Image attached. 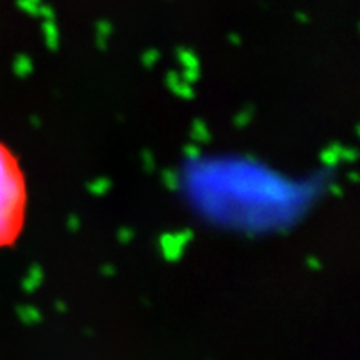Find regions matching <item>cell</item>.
I'll return each mask as SVG.
<instances>
[{
    "instance_id": "cell-1",
    "label": "cell",
    "mask_w": 360,
    "mask_h": 360,
    "mask_svg": "<svg viewBox=\"0 0 360 360\" xmlns=\"http://www.w3.org/2000/svg\"><path fill=\"white\" fill-rule=\"evenodd\" d=\"M29 187L15 152L0 140V250L14 247L25 228Z\"/></svg>"
}]
</instances>
